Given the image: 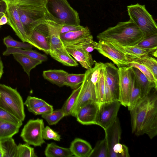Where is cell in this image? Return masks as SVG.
Returning <instances> with one entry per match:
<instances>
[{
    "label": "cell",
    "mask_w": 157,
    "mask_h": 157,
    "mask_svg": "<svg viewBox=\"0 0 157 157\" xmlns=\"http://www.w3.org/2000/svg\"><path fill=\"white\" fill-rule=\"evenodd\" d=\"M130 111L132 132L137 136L157 135V89L141 98Z\"/></svg>",
    "instance_id": "obj_1"
},
{
    "label": "cell",
    "mask_w": 157,
    "mask_h": 157,
    "mask_svg": "<svg viewBox=\"0 0 157 157\" xmlns=\"http://www.w3.org/2000/svg\"><path fill=\"white\" fill-rule=\"evenodd\" d=\"M97 38L99 40L112 42L127 46L136 45L145 37L137 26L129 19L119 22L115 26L108 28L99 33Z\"/></svg>",
    "instance_id": "obj_2"
},
{
    "label": "cell",
    "mask_w": 157,
    "mask_h": 157,
    "mask_svg": "<svg viewBox=\"0 0 157 157\" xmlns=\"http://www.w3.org/2000/svg\"><path fill=\"white\" fill-rule=\"evenodd\" d=\"M45 8L49 20L62 25H80L77 12L67 0H46Z\"/></svg>",
    "instance_id": "obj_3"
},
{
    "label": "cell",
    "mask_w": 157,
    "mask_h": 157,
    "mask_svg": "<svg viewBox=\"0 0 157 157\" xmlns=\"http://www.w3.org/2000/svg\"><path fill=\"white\" fill-rule=\"evenodd\" d=\"M25 33L30 35L34 29L49 19L45 7L25 4H16Z\"/></svg>",
    "instance_id": "obj_4"
},
{
    "label": "cell",
    "mask_w": 157,
    "mask_h": 157,
    "mask_svg": "<svg viewBox=\"0 0 157 157\" xmlns=\"http://www.w3.org/2000/svg\"><path fill=\"white\" fill-rule=\"evenodd\" d=\"M0 107L20 120H24V103L16 89L0 84Z\"/></svg>",
    "instance_id": "obj_5"
},
{
    "label": "cell",
    "mask_w": 157,
    "mask_h": 157,
    "mask_svg": "<svg viewBox=\"0 0 157 157\" xmlns=\"http://www.w3.org/2000/svg\"><path fill=\"white\" fill-rule=\"evenodd\" d=\"M130 19L135 23L146 37L157 34V25L145 5L137 3L127 7Z\"/></svg>",
    "instance_id": "obj_6"
},
{
    "label": "cell",
    "mask_w": 157,
    "mask_h": 157,
    "mask_svg": "<svg viewBox=\"0 0 157 157\" xmlns=\"http://www.w3.org/2000/svg\"><path fill=\"white\" fill-rule=\"evenodd\" d=\"M91 73L92 68L87 70L85 73V78L81 84L80 90L70 113L72 116L75 117L79 109L88 102L93 101L98 103L95 86L91 80Z\"/></svg>",
    "instance_id": "obj_7"
},
{
    "label": "cell",
    "mask_w": 157,
    "mask_h": 157,
    "mask_svg": "<svg viewBox=\"0 0 157 157\" xmlns=\"http://www.w3.org/2000/svg\"><path fill=\"white\" fill-rule=\"evenodd\" d=\"M44 128L42 119L29 120L24 125L20 136L26 143L34 146H40L45 143L42 136Z\"/></svg>",
    "instance_id": "obj_8"
},
{
    "label": "cell",
    "mask_w": 157,
    "mask_h": 157,
    "mask_svg": "<svg viewBox=\"0 0 157 157\" xmlns=\"http://www.w3.org/2000/svg\"><path fill=\"white\" fill-rule=\"evenodd\" d=\"M121 105L118 100L105 102L99 104L96 125L100 126L104 130L111 125L117 117Z\"/></svg>",
    "instance_id": "obj_9"
},
{
    "label": "cell",
    "mask_w": 157,
    "mask_h": 157,
    "mask_svg": "<svg viewBox=\"0 0 157 157\" xmlns=\"http://www.w3.org/2000/svg\"><path fill=\"white\" fill-rule=\"evenodd\" d=\"M29 43L46 54H49L51 47L46 23L36 27L29 36Z\"/></svg>",
    "instance_id": "obj_10"
},
{
    "label": "cell",
    "mask_w": 157,
    "mask_h": 157,
    "mask_svg": "<svg viewBox=\"0 0 157 157\" xmlns=\"http://www.w3.org/2000/svg\"><path fill=\"white\" fill-rule=\"evenodd\" d=\"M96 50L103 56L109 58L118 68L126 66L129 62L127 56L114 47L109 42L99 40Z\"/></svg>",
    "instance_id": "obj_11"
},
{
    "label": "cell",
    "mask_w": 157,
    "mask_h": 157,
    "mask_svg": "<svg viewBox=\"0 0 157 157\" xmlns=\"http://www.w3.org/2000/svg\"><path fill=\"white\" fill-rule=\"evenodd\" d=\"M7 4L6 13L8 21L7 24L11 27L23 42L29 43L28 38L25 32L16 6L13 4Z\"/></svg>",
    "instance_id": "obj_12"
},
{
    "label": "cell",
    "mask_w": 157,
    "mask_h": 157,
    "mask_svg": "<svg viewBox=\"0 0 157 157\" xmlns=\"http://www.w3.org/2000/svg\"><path fill=\"white\" fill-rule=\"evenodd\" d=\"M102 67L113 101L118 100L119 84L118 68L111 62L103 63Z\"/></svg>",
    "instance_id": "obj_13"
},
{
    "label": "cell",
    "mask_w": 157,
    "mask_h": 157,
    "mask_svg": "<svg viewBox=\"0 0 157 157\" xmlns=\"http://www.w3.org/2000/svg\"><path fill=\"white\" fill-rule=\"evenodd\" d=\"M118 68L119 75L118 101L121 105L127 107L129 103L131 86L129 67L123 66Z\"/></svg>",
    "instance_id": "obj_14"
},
{
    "label": "cell",
    "mask_w": 157,
    "mask_h": 157,
    "mask_svg": "<svg viewBox=\"0 0 157 157\" xmlns=\"http://www.w3.org/2000/svg\"><path fill=\"white\" fill-rule=\"evenodd\" d=\"M99 104L90 101L78 111L75 117L77 121L83 125L96 124V121Z\"/></svg>",
    "instance_id": "obj_15"
},
{
    "label": "cell",
    "mask_w": 157,
    "mask_h": 157,
    "mask_svg": "<svg viewBox=\"0 0 157 157\" xmlns=\"http://www.w3.org/2000/svg\"><path fill=\"white\" fill-rule=\"evenodd\" d=\"M108 146L109 157H116L113 151L114 146L120 143L121 133L120 122L118 117L113 124L104 130Z\"/></svg>",
    "instance_id": "obj_16"
},
{
    "label": "cell",
    "mask_w": 157,
    "mask_h": 157,
    "mask_svg": "<svg viewBox=\"0 0 157 157\" xmlns=\"http://www.w3.org/2000/svg\"><path fill=\"white\" fill-rule=\"evenodd\" d=\"M48 31V37L51 52L66 48L60 38L62 25L58 24L49 19L46 21Z\"/></svg>",
    "instance_id": "obj_17"
},
{
    "label": "cell",
    "mask_w": 157,
    "mask_h": 157,
    "mask_svg": "<svg viewBox=\"0 0 157 157\" xmlns=\"http://www.w3.org/2000/svg\"><path fill=\"white\" fill-rule=\"evenodd\" d=\"M109 42L114 47L127 56L140 57L147 55H152L157 58V49H149L144 48L136 45L124 46L114 42Z\"/></svg>",
    "instance_id": "obj_18"
},
{
    "label": "cell",
    "mask_w": 157,
    "mask_h": 157,
    "mask_svg": "<svg viewBox=\"0 0 157 157\" xmlns=\"http://www.w3.org/2000/svg\"><path fill=\"white\" fill-rule=\"evenodd\" d=\"M69 148L73 156L77 157H89L93 150L89 143L79 138L71 142Z\"/></svg>",
    "instance_id": "obj_19"
},
{
    "label": "cell",
    "mask_w": 157,
    "mask_h": 157,
    "mask_svg": "<svg viewBox=\"0 0 157 157\" xmlns=\"http://www.w3.org/2000/svg\"><path fill=\"white\" fill-rule=\"evenodd\" d=\"M70 55H71L82 66L87 69L92 68V66L94 63L90 53L85 52L78 48H66Z\"/></svg>",
    "instance_id": "obj_20"
},
{
    "label": "cell",
    "mask_w": 157,
    "mask_h": 157,
    "mask_svg": "<svg viewBox=\"0 0 157 157\" xmlns=\"http://www.w3.org/2000/svg\"><path fill=\"white\" fill-rule=\"evenodd\" d=\"M129 71L131 86L129 103L127 106L128 110L132 108L141 98L140 87L131 67H129Z\"/></svg>",
    "instance_id": "obj_21"
},
{
    "label": "cell",
    "mask_w": 157,
    "mask_h": 157,
    "mask_svg": "<svg viewBox=\"0 0 157 157\" xmlns=\"http://www.w3.org/2000/svg\"><path fill=\"white\" fill-rule=\"evenodd\" d=\"M68 74L63 70H49L44 71L43 76L44 79L60 87L65 85Z\"/></svg>",
    "instance_id": "obj_22"
},
{
    "label": "cell",
    "mask_w": 157,
    "mask_h": 157,
    "mask_svg": "<svg viewBox=\"0 0 157 157\" xmlns=\"http://www.w3.org/2000/svg\"><path fill=\"white\" fill-rule=\"evenodd\" d=\"M50 56L56 60L64 65L70 67H76L78 64L68 53L66 48L51 51Z\"/></svg>",
    "instance_id": "obj_23"
},
{
    "label": "cell",
    "mask_w": 157,
    "mask_h": 157,
    "mask_svg": "<svg viewBox=\"0 0 157 157\" xmlns=\"http://www.w3.org/2000/svg\"><path fill=\"white\" fill-rule=\"evenodd\" d=\"M13 55L14 59L22 67L24 71L29 77L31 70L43 62L42 61L20 54L15 53Z\"/></svg>",
    "instance_id": "obj_24"
},
{
    "label": "cell",
    "mask_w": 157,
    "mask_h": 157,
    "mask_svg": "<svg viewBox=\"0 0 157 157\" xmlns=\"http://www.w3.org/2000/svg\"><path fill=\"white\" fill-rule=\"evenodd\" d=\"M44 154L47 157H71L73 156L69 148L60 147L53 142L47 144Z\"/></svg>",
    "instance_id": "obj_25"
},
{
    "label": "cell",
    "mask_w": 157,
    "mask_h": 157,
    "mask_svg": "<svg viewBox=\"0 0 157 157\" xmlns=\"http://www.w3.org/2000/svg\"><path fill=\"white\" fill-rule=\"evenodd\" d=\"M131 67L140 87L141 98L148 94L153 88L157 89V87L151 82L139 69L136 67Z\"/></svg>",
    "instance_id": "obj_26"
},
{
    "label": "cell",
    "mask_w": 157,
    "mask_h": 157,
    "mask_svg": "<svg viewBox=\"0 0 157 157\" xmlns=\"http://www.w3.org/2000/svg\"><path fill=\"white\" fill-rule=\"evenodd\" d=\"M127 56L129 61H135L147 67L152 72L155 79L157 80V61L156 58L149 55L140 57Z\"/></svg>",
    "instance_id": "obj_27"
},
{
    "label": "cell",
    "mask_w": 157,
    "mask_h": 157,
    "mask_svg": "<svg viewBox=\"0 0 157 157\" xmlns=\"http://www.w3.org/2000/svg\"><path fill=\"white\" fill-rule=\"evenodd\" d=\"M90 35L89 29L86 26L79 30L61 34L60 38L63 44L72 42Z\"/></svg>",
    "instance_id": "obj_28"
},
{
    "label": "cell",
    "mask_w": 157,
    "mask_h": 157,
    "mask_svg": "<svg viewBox=\"0 0 157 157\" xmlns=\"http://www.w3.org/2000/svg\"><path fill=\"white\" fill-rule=\"evenodd\" d=\"M15 53L22 54L42 61H46L48 59V57L45 55L33 50L32 49H24L12 48H7L2 54L4 56H8Z\"/></svg>",
    "instance_id": "obj_29"
},
{
    "label": "cell",
    "mask_w": 157,
    "mask_h": 157,
    "mask_svg": "<svg viewBox=\"0 0 157 157\" xmlns=\"http://www.w3.org/2000/svg\"><path fill=\"white\" fill-rule=\"evenodd\" d=\"M3 157H17V146L12 137L0 140Z\"/></svg>",
    "instance_id": "obj_30"
},
{
    "label": "cell",
    "mask_w": 157,
    "mask_h": 157,
    "mask_svg": "<svg viewBox=\"0 0 157 157\" xmlns=\"http://www.w3.org/2000/svg\"><path fill=\"white\" fill-rule=\"evenodd\" d=\"M20 127L13 123L0 120V140L12 137L18 132Z\"/></svg>",
    "instance_id": "obj_31"
},
{
    "label": "cell",
    "mask_w": 157,
    "mask_h": 157,
    "mask_svg": "<svg viewBox=\"0 0 157 157\" xmlns=\"http://www.w3.org/2000/svg\"><path fill=\"white\" fill-rule=\"evenodd\" d=\"M109 157V152L106 137L97 142L89 157Z\"/></svg>",
    "instance_id": "obj_32"
},
{
    "label": "cell",
    "mask_w": 157,
    "mask_h": 157,
    "mask_svg": "<svg viewBox=\"0 0 157 157\" xmlns=\"http://www.w3.org/2000/svg\"><path fill=\"white\" fill-rule=\"evenodd\" d=\"M102 65L100 71L98 81L94 85L96 98L99 104L105 102V77Z\"/></svg>",
    "instance_id": "obj_33"
},
{
    "label": "cell",
    "mask_w": 157,
    "mask_h": 157,
    "mask_svg": "<svg viewBox=\"0 0 157 157\" xmlns=\"http://www.w3.org/2000/svg\"><path fill=\"white\" fill-rule=\"evenodd\" d=\"M81 87V85L77 88L74 90L63 105L61 109L65 116L70 115L71 111L76 102Z\"/></svg>",
    "instance_id": "obj_34"
},
{
    "label": "cell",
    "mask_w": 157,
    "mask_h": 157,
    "mask_svg": "<svg viewBox=\"0 0 157 157\" xmlns=\"http://www.w3.org/2000/svg\"><path fill=\"white\" fill-rule=\"evenodd\" d=\"M85 74H73L68 73L66 77L65 85L75 90L80 86L83 82Z\"/></svg>",
    "instance_id": "obj_35"
},
{
    "label": "cell",
    "mask_w": 157,
    "mask_h": 157,
    "mask_svg": "<svg viewBox=\"0 0 157 157\" xmlns=\"http://www.w3.org/2000/svg\"><path fill=\"white\" fill-rule=\"evenodd\" d=\"M139 69L147 78L148 80L157 87V80L155 78L150 70L144 65L134 61H129L127 66Z\"/></svg>",
    "instance_id": "obj_36"
},
{
    "label": "cell",
    "mask_w": 157,
    "mask_h": 157,
    "mask_svg": "<svg viewBox=\"0 0 157 157\" xmlns=\"http://www.w3.org/2000/svg\"><path fill=\"white\" fill-rule=\"evenodd\" d=\"M4 44L7 48H12L24 49H31L33 46L29 43L20 42L14 40L10 36L4 38Z\"/></svg>",
    "instance_id": "obj_37"
},
{
    "label": "cell",
    "mask_w": 157,
    "mask_h": 157,
    "mask_svg": "<svg viewBox=\"0 0 157 157\" xmlns=\"http://www.w3.org/2000/svg\"><path fill=\"white\" fill-rule=\"evenodd\" d=\"M41 117L47 121L49 124L53 125L57 124L65 117V115L61 109L42 115Z\"/></svg>",
    "instance_id": "obj_38"
},
{
    "label": "cell",
    "mask_w": 157,
    "mask_h": 157,
    "mask_svg": "<svg viewBox=\"0 0 157 157\" xmlns=\"http://www.w3.org/2000/svg\"><path fill=\"white\" fill-rule=\"evenodd\" d=\"M27 143L19 144L17 146V157H36L33 148Z\"/></svg>",
    "instance_id": "obj_39"
},
{
    "label": "cell",
    "mask_w": 157,
    "mask_h": 157,
    "mask_svg": "<svg viewBox=\"0 0 157 157\" xmlns=\"http://www.w3.org/2000/svg\"><path fill=\"white\" fill-rule=\"evenodd\" d=\"M136 45L146 49H157V34L144 38Z\"/></svg>",
    "instance_id": "obj_40"
},
{
    "label": "cell",
    "mask_w": 157,
    "mask_h": 157,
    "mask_svg": "<svg viewBox=\"0 0 157 157\" xmlns=\"http://www.w3.org/2000/svg\"><path fill=\"white\" fill-rule=\"evenodd\" d=\"M0 120L13 123L20 127L22 124V121L1 107Z\"/></svg>",
    "instance_id": "obj_41"
},
{
    "label": "cell",
    "mask_w": 157,
    "mask_h": 157,
    "mask_svg": "<svg viewBox=\"0 0 157 157\" xmlns=\"http://www.w3.org/2000/svg\"><path fill=\"white\" fill-rule=\"evenodd\" d=\"M48 104L41 99L30 96L27 97L24 103L28 109L36 108Z\"/></svg>",
    "instance_id": "obj_42"
},
{
    "label": "cell",
    "mask_w": 157,
    "mask_h": 157,
    "mask_svg": "<svg viewBox=\"0 0 157 157\" xmlns=\"http://www.w3.org/2000/svg\"><path fill=\"white\" fill-rule=\"evenodd\" d=\"M7 3L21 4L45 7L46 0H2Z\"/></svg>",
    "instance_id": "obj_43"
},
{
    "label": "cell",
    "mask_w": 157,
    "mask_h": 157,
    "mask_svg": "<svg viewBox=\"0 0 157 157\" xmlns=\"http://www.w3.org/2000/svg\"><path fill=\"white\" fill-rule=\"evenodd\" d=\"M113 151L116 157H130L128 147L120 143L116 144L114 146Z\"/></svg>",
    "instance_id": "obj_44"
},
{
    "label": "cell",
    "mask_w": 157,
    "mask_h": 157,
    "mask_svg": "<svg viewBox=\"0 0 157 157\" xmlns=\"http://www.w3.org/2000/svg\"><path fill=\"white\" fill-rule=\"evenodd\" d=\"M42 136L43 139L46 140H52L60 141L61 140L60 135L48 126L44 128L42 132Z\"/></svg>",
    "instance_id": "obj_45"
},
{
    "label": "cell",
    "mask_w": 157,
    "mask_h": 157,
    "mask_svg": "<svg viewBox=\"0 0 157 157\" xmlns=\"http://www.w3.org/2000/svg\"><path fill=\"white\" fill-rule=\"evenodd\" d=\"M93 36L91 35L72 42L63 44L65 48H78L92 42L93 41Z\"/></svg>",
    "instance_id": "obj_46"
},
{
    "label": "cell",
    "mask_w": 157,
    "mask_h": 157,
    "mask_svg": "<svg viewBox=\"0 0 157 157\" xmlns=\"http://www.w3.org/2000/svg\"><path fill=\"white\" fill-rule=\"evenodd\" d=\"M29 111L35 115H43L50 113L53 110V106L49 104L34 109H29Z\"/></svg>",
    "instance_id": "obj_47"
},
{
    "label": "cell",
    "mask_w": 157,
    "mask_h": 157,
    "mask_svg": "<svg viewBox=\"0 0 157 157\" xmlns=\"http://www.w3.org/2000/svg\"><path fill=\"white\" fill-rule=\"evenodd\" d=\"M103 63L95 61L94 66L92 68L91 80L94 86L98 81L101 69Z\"/></svg>",
    "instance_id": "obj_48"
},
{
    "label": "cell",
    "mask_w": 157,
    "mask_h": 157,
    "mask_svg": "<svg viewBox=\"0 0 157 157\" xmlns=\"http://www.w3.org/2000/svg\"><path fill=\"white\" fill-rule=\"evenodd\" d=\"M84 26L79 25H63L60 30V34L67 32L76 31L83 28Z\"/></svg>",
    "instance_id": "obj_49"
},
{
    "label": "cell",
    "mask_w": 157,
    "mask_h": 157,
    "mask_svg": "<svg viewBox=\"0 0 157 157\" xmlns=\"http://www.w3.org/2000/svg\"><path fill=\"white\" fill-rule=\"evenodd\" d=\"M105 102H108L113 101L109 89L107 84L105 76Z\"/></svg>",
    "instance_id": "obj_50"
},
{
    "label": "cell",
    "mask_w": 157,
    "mask_h": 157,
    "mask_svg": "<svg viewBox=\"0 0 157 157\" xmlns=\"http://www.w3.org/2000/svg\"><path fill=\"white\" fill-rule=\"evenodd\" d=\"M7 4L6 2L2 0H0V19L6 12ZM1 26H0V29Z\"/></svg>",
    "instance_id": "obj_51"
},
{
    "label": "cell",
    "mask_w": 157,
    "mask_h": 157,
    "mask_svg": "<svg viewBox=\"0 0 157 157\" xmlns=\"http://www.w3.org/2000/svg\"><path fill=\"white\" fill-rule=\"evenodd\" d=\"M8 21L6 14L3 15L0 19V26L7 24Z\"/></svg>",
    "instance_id": "obj_52"
},
{
    "label": "cell",
    "mask_w": 157,
    "mask_h": 157,
    "mask_svg": "<svg viewBox=\"0 0 157 157\" xmlns=\"http://www.w3.org/2000/svg\"><path fill=\"white\" fill-rule=\"evenodd\" d=\"M3 65L0 57V79L1 78L3 73Z\"/></svg>",
    "instance_id": "obj_53"
},
{
    "label": "cell",
    "mask_w": 157,
    "mask_h": 157,
    "mask_svg": "<svg viewBox=\"0 0 157 157\" xmlns=\"http://www.w3.org/2000/svg\"><path fill=\"white\" fill-rule=\"evenodd\" d=\"M3 153L2 151V150L1 146V142L0 141V157H3Z\"/></svg>",
    "instance_id": "obj_54"
}]
</instances>
